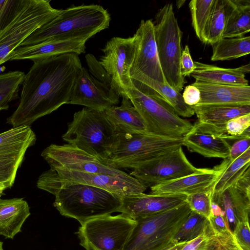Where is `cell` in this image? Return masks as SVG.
I'll return each instance as SVG.
<instances>
[{"instance_id":"6da1fadb","label":"cell","mask_w":250,"mask_h":250,"mask_svg":"<svg viewBox=\"0 0 250 250\" xmlns=\"http://www.w3.org/2000/svg\"><path fill=\"white\" fill-rule=\"evenodd\" d=\"M33 62L25 74L19 105L7 119L13 127L30 126L38 119L68 104L83 67L78 55L74 53Z\"/></svg>"},{"instance_id":"7a4b0ae2","label":"cell","mask_w":250,"mask_h":250,"mask_svg":"<svg viewBox=\"0 0 250 250\" xmlns=\"http://www.w3.org/2000/svg\"><path fill=\"white\" fill-rule=\"evenodd\" d=\"M110 20V14L101 5L72 6L62 9L54 19L35 31L20 46L54 40L80 39L87 41L107 28Z\"/></svg>"},{"instance_id":"3957f363","label":"cell","mask_w":250,"mask_h":250,"mask_svg":"<svg viewBox=\"0 0 250 250\" xmlns=\"http://www.w3.org/2000/svg\"><path fill=\"white\" fill-rule=\"evenodd\" d=\"M53 195L54 206L60 214L77 220L81 225L89 220L119 212L122 205V196L86 185L63 186Z\"/></svg>"},{"instance_id":"277c9868","label":"cell","mask_w":250,"mask_h":250,"mask_svg":"<svg viewBox=\"0 0 250 250\" xmlns=\"http://www.w3.org/2000/svg\"><path fill=\"white\" fill-rule=\"evenodd\" d=\"M183 146V137H165L149 133H116L106 160L114 168L135 169Z\"/></svg>"},{"instance_id":"5b68a950","label":"cell","mask_w":250,"mask_h":250,"mask_svg":"<svg viewBox=\"0 0 250 250\" xmlns=\"http://www.w3.org/2000/svg\"><path fill=\"white\" fill-rule=\"evenodd\" d=\"M116 136L104 111L84 107L74 114L62 138L68 144L106 163Z\"/></svg>"},{"instance_id":"8992f818","label":"cell","mask_w":250,"mask_h":250,"mask_svg":"<svg viewBox=\"0 0 250 250\" xmlns=\"http://www.w3.org/2000/svg\"><path fill=\"white\" fill-rule=\"evenodd\" d=\"M191 211L186 202L165 211L133 219L136 224L123 250H163L173 243Z\"/></svg>"},{"instance_id":"52a82bcc","label":"cell","mask_w":250,"mask_h":250,"mask_svg":"<svg viewBox=\"0 0 250 250\" xmlns=\"http://www.w3.org/2000/svg\"><path fill=\"white\" fill-rule=\"evenodd\" d=\"M154 24L158 58L164 77L169 86L180 92L186 83L180 69L183 33L172 3L166 4L158 11Z\"/></svg>"},{"instance_id":"ba28073f","label":"cell","mask_w":250,"mask_h":250,"mask_svg":"<svg viewBox=\"0 0 250 250\" xmlns=\"http://www.w3.org/2000/svg\"><path fill=\"white\" fill-rule=\"evenodd\" d=\"M83 184L99 188L121 196L144 193L147 188L131 176L49 169L39 177L37 187L52 194L59 188Z\"/></svg>"},{"instance_id":"9c48e42d","label":"cell","mask_w":250,"mask_h":250,"mask_svg":"<svg viewBox=\"0 0 250 250\" xmlns=\"http://www.w3.org/2000/svg\"><path fill=\"white\" fill-rule=\"evenodd\" d=\"M134 107L143 118L147 133L172 137H183L193 125L180 117L164 101L143 94L134 86L126 93Z\"/></svg>"},{"instance_id":"30bf717a","label":"cell","mask_w":250,"mask_h":250,"mask_svg":"<svg viewBox=\"0 0 250 250\" xmlns=\"http://www.w3.org/2000/svg\"><path fill=\"white\" fill-rule=\"evenodd\" d=\"M62 9L49 0H28L13 21L0 33V65L9 61L12 53L35 31L54 19Z\"/></svg>"},{"instance_id":"8fae6325","label":"cell","mask_w":250,"mask_h":250,"mask_svg":"<svg viewBox=\"0 0 250 250\" xmlns=\"http://www.w3.org/2000/svg\"><path fill=\"white\" fill-rule=\"evenodd\" d=\"M136 224L124 213L109 215L85 222L77 234L86 250H123Z\"/></svg>"},{"instance_id":"7c38bea8","label":"cell","mask_w":250,"mask_h":250,"mask_svg":"<svg viewBox=\"0 0 250 250\" xmlns=\"http://www.w3.org/2000/svg\"><path fill=\"white\" fill-rule=\"evenodd\" d=\"M137 45L134 34L127 38H112L102 49L104 55L99 62L110 77L114 90L122 97L133 87L130 70Z\"/></svg>"},{"instance_id":"4fadbf2b","label":"cell","mask_w":250,"mask_h":250,"mask_svg":"<svg viewBox=\"0 0 250 250\" xmlns=\"http://www.w3.org/2000/svg\"><path fill=\"white\" fill-rule=\"evenodd\" d=\"M135 34L137 45L130 70L133 86L147 79L168 85L159 60L154 23L150 20H142Z\"/></svg>"},{"instance_id":"5bb4252c","label":"cell","mask_w":250,"mask_h":250,"mask_svg":"<svg viewBox=\"0 0 250 250\" xmlns=\"http://www.w3.org/2000/svg\"><path fill=\"white\" fill-rule=\"evenodd\" d=\"M36 141L29 126L12 127L0 133V184L7 188L13 186L26 151Z\"/></svg>"},{"instance_id":"9a60e30c","label":"cell","mask_w":250,"mask_h":250,"mask_svg":"<svg viewBox=\"0 0 250 250\" xmlns=\"http://www.w3.org/2000/svg\"><path fill=\"white\" fill-rule=\"evenodd\" d=\"M41 156L50 169L103 173L119 176L129 174L110 167L106 163L72 145L51 144L42 152Z\"/></svg>"},{"instance_id":"2e32d148","label":"cell","mask_w":250,"mask_h":250,"mask_svg":"<svg viewBox=\"0 0 250 250\" xmlns=\"http://www.w3.org/2000/svg\"><path fill=\"white\" fill-rule=\"evenodd\" d=\"M186 156L182 146L133 170L129 174L146 188L202 171Z\"/></svg>"},{"instance_id":"e0dca14e","label":"cell","mask_w":250,"mask_h":250,"mask_svg":"<svg viewBox=\"0 0 250 250\" xmlns=\"http://www.w3.org/2000/svg\"><path fill=\"white\" fill-rule=\"evenodd\" d=\"M224 125H215L197 121L183 137V146L189 151L205 157L225 159L229 157L230 145Z\"/></svg>"},{"instance_id":"ac0fdd59","label":"cell","mask_w":250,"mask_h":250,"mask_svg":"<svg viewBox=\"0 0 250 250\" xmlns=\"http://www.w3.org/2000/svg\"><path fill=\"white\" fill-rule=\"evenodd\" d=\"M211 200L224 212L229 230L233 233L236 225L249 221L250 211V167L231 186Z\"/></svg>"},{"instance_id":"d6986e66","label":"cell","mask_w":250,"mask_h":250,"mask_svg":"<svg viewBox=\"0 0 250 250\" xmlns=\"http://www.w3.org/2000/svg\"><path fill=\"white\" fill-rule=\"evenodd\" d=\"M120 97L114 90L97 80L82 67L68 104L104 111L116 105Z\"/></svg>"},{"instance_id":"ffe728a7","label":"cell","mask_w":250,"mask_h":250,"mask_svg":"<svg viewBox=\"0 0 250 250\" xmlns=\"http://www.w3.org/2000/svg\"><path fill=\"white\" fill-rule=\"evenodd\" d=\"M184 194L157 195L141 193L122 197L119 212L134 219L165 211L186 202Z\"/></svg>"},{"instance_id":"44dd1931","label":"cell","mask_w":250,"mask_h":250,"mask_svg":"<svg viewBox=\"0 0 250 250\" xmlns=\"http://www.w3.org/2000/svg\"><path fill=\"white\" fill-rule=\"evenodd\" d=\"M226 167L223 161L212 169L203 168L202 171L161 183L150 188L151 194L188 195L208 190Z\"/></svg>"},{"instance_id":"7402d4cb","label":"cell","mask_w":250,"mask_h":250,"mask_svg":"<svg viewBox=\"0 0 250 250\" xmlns=\"http://www.w3.org/2000/svg\"><path fill=\"white\" fill-rule=\"evenodd\" d=\"M86 42L80 39L54 40L33 45L20 46L12 53L9 61L29 60L34 61L68 53L79 55L85 53Z\"/></svg>"},{"instance_id":"603a6c76","label":"cell","mask_w":250,"mask_h":250,"mask_svg":"<svg viewBox=\"0 0 250 250\" xmlns=\"http://www.w3.org/2000/svg\"><path fill=\"white\" fill-rule=\"evenodd\" d=\"M200 91L201 98L197 105H250V85H233L195 81L192 83Z\"/></svg>"},{"instance_id":"cb8c5ba5","label":"cell","mask_w":250,"mask_h":250,"mask_svg":"<svg viewBox=\"0 0 250 250\" xmlns=\"http://www.w3.org/2000/svg\"><path fill=\"white\" fill-rule=\"evenodd\" d=\"M190 75L195 81L208 83L233 85H249L245 74L250 72V64L236 68H225L198 62Z\"/></svg>"},{"instance_id":"d4e9b609","label":"cell","mask_w":250,"mask_h":250,"mask_svg":"<svg viewBox=\"0 0 250 250\" xmlns=\"http://www.w3.org/2000/svg\"><path fill=\"white\" fill-rule=\"evenodd\" d=\"M104 111L116 133H147L143 118L126 97H122L120 106L114 105Z\"/></svg>"},{"instance_id":"484cf974","label":"cell","mask_w":250,"mask_h":250,"mask_svg":"<svg viewBox=\"0 0 250 250\" xmlns=\"http://www.w3.org/2000/svg\"><path fill=\"white\" fill-rule=\"evenodd\" d=\"M30 214L28 204L23 198H0V235L13 239Z\"/></svg>"},{"instance_id":"4316f807","label":"cell","mask_w":250,"mask_h":250,"mask_svg":"<svg viewBox=\"0 0 250 250\" xmlns=\"http://www.w3.org/2000/svg\"><path fill=\"white\" fill-rule=\"evenodd\" d=\"M134 86L144 94L164 101L179 116L189 118L194 115L192 106L187 105L184 102L182 94L168 85L147 79Z\"/></svg>"},{"instance_id":"83f0119b","label":"cell","mask_w":250,"mask_h":250,"mask_svg":"<svg viewBox=\"0 0 250 250\" xmlns=\"http://www.w3.org/2000/svg\"><path fill=\"white\" fill-rule=\"evenodd\" d=\"M199 122L215 125H224L235 117L250 114V105L207 104L192 106Z\"/></svg>"},{"instance_id":"f1b7e54d","label":"cell","mask_w":250,"mask_h":250,"mask_svg":"<svg viewBox=\"0 0 250 250\" xmlns=\"http://www.w3.org/2000/svg\"><path fill=\"white\" fill-rule=\"evenodd\" d=\"M236 0H214L206 31L207 44L222 39L228 19L236 7Z\"/></svg>"},{"instance_id":"f546056e","label":"cell","mask_w":250,"mask_h":250,"mask_svg":"<svg viewBox=\"0 0 250 250\" xmlns=\"http://www.w3.org/2000/svg\"><path fill=\"white\" fill-rule=\"evenodd\" d=\"M212 61L230 60L250 53V37L222 38L212 45Z\"/></svg>"},{"instance_id":"4dcf8cb0","label":"cell","mask_w":250,"mask_h":250,"mask_svg":"<svg viewBox=\"0 0 250 250\" xmlns=\"http://www.w3.org/2000/svg\"><path fill=\"white\" fill-rule=\"evenodd\" d=\"M250 148L227 165L226 168L209 189L211 196L213 194L220 193L231 186L250 167Z\"/></svg>"},{"instance_id":"1f68e13d","label":"cell","mask_w":250,"mask_h":250,"mask_svg":"<svg viewBox=\"0 0 250 250\" xmlns=\"http://www.w3.org/2000/svg\"><path fill=\"white\" fill-rule=\"evenodd\" d=\"M236 2V7L228 19L222 38L242 37L250 31V1Z\"/></svg>"},{"instance_id":"d6a6232c","label":"cell","mask_w":250,"mask_h":250,"mask_svg":"<svg viewBox=\"0 0 250 250\" xmlns=\"http://www.w3.org/2000/svg\"><path fill=\"white\" fill-rule=\"evenodd\" d=\"M209 229L208 219L191 211L175 234V243L188 242L207 233Z\"/></svg>"},{"instance_id":"836d02e7","label":"cell","mask_w":250,"mask_h":250,"mask_svg":"<svg viewBox=\"0 0 250 250\" xmlns=\"http://www.w3.org/2000/svg\"><path fill=\"white\" fill-rule=\"evenodd\" d=\"M25 74L20 71L0 74V111L8 109L9 103L18 98Z\"/></svg>"},{"instance_id":"e575fe53","label":"cell","mask_w":250,"mask_h":250,"mask_svg":"<svg viewBox=\"0 0 250 250\" xmlns=\"http://www.w3.org/2000/svg\"><path fill=\"white\" fill-rule=\"evenodd\" d=\"M214 0H192L189 3L192 25L198 38L207 43L206 31Z\"/></svg>"},{"instance_id":"d590c367","label":"cell","mask_w":250,"mask_h":250,"mask_svg":"<svg viewBox=\"0 0 250 250\" xmlns=\"http://www.w3.org/2000/svg\"><path fill=\"white\" fill-rule=\"evenodd\" d=\"M203 250H242L233 233L227 230L217 233H210L205 241Z\"/></svg>"},{"instance_id":"8d00e7d4","label":"cell","mask_w":250,"mask_h":250,"mask_svg":"<svg viewBox=\"0 0 250 250\" xmlns=\"http://www.w3.org/2000/svg\"><path fill=\"white\" fill-rule=\"evenodd\" d=\"M250 114L241 115L229 121L225 130L228 140L250 138Z\"/></svg>"},{"instance_id":"74e56055","label":"cell","mask_w":250,"mask_h":250,"mask_svg":"<svg viewBox=\"0 0 250 250\" xmlns=\"http://www.w3.org/2000/svg\"><path fill=\"white\" fill-rule=\"evenodd\" d=\"M28 2V0H0V33L13 21Z\"/></svg>"},{"instance_id":"f35d334b","label":"cell","mask_w":250,"mask_h":250,"mask_svg":"<svg viewBox=\"0 0 250 250\" xmlns=\"http://www.w3.org/2000/svg\"><path fill=\"white\" fill-rule=\"evenodd\" d=\"M186 202L191 211L208 218L211 210V195L210 190L187 196Z\"/></svg>"},{"instance_id":"ab89813d","label":"cell","mask_w":250,"mask_h":250,"mask_svg":"<svg viewBox=\"0 0 250 250\" xmlns=\"http://www.w3.org/2000/svg\"><path fill=\"white\" fill-rule=\"evenodd\" d=\"M212 233L229 230L224 212L219 206L211 200L210 214L208 218Z\"/></svg>"},{"instance_id":"60d3db41","label":"cell","mask_w":250,"mask_h":250,"mask_svg":"<svg viewBox=\"0 0 250 250\" xmlns=\"http://www.w3.org/2000/svg\"><path fill=\"white\" fill-rule=\"evenodd\" d=\"M85 59L91 75L100 82L114 90L110 77L95 57L92 54H88L85 55Z\"/></svg>"},{"instance_id":"b9f144b4","label":"cell","mask_w":250,"mask_h":250,"mask_svg":"<svg viewBox=\"0 0 250 250\" xmlns=\"http://www.w3.org/2000/svg\"><path fill=\"white\" fill-rule=\"evenodd\" d=\"M232 233L237 244L242 250H250L249 221H244L238 223Z\"/></svg>"},{"instance_id":"7bdbcfd3","label":"cell","mask_w":250,"mask_h":250,"mask_svg":"<svg viewBox=\"0 0 250 250\" xmlns=\"http://www.w3.org/2000/svg\"><path fill=\"white\" fill-rule=\"evenodd\" d=\"M250 138H243L236 140L230 146L229 157L224 159L226 162L227 165L232 162L248 148H250Z\"/></svg>"},{"instance_id":"ee69618b","label":"cell","mask_w":250,"mask_h":250,"mask_svg":"<svg viewBox=\"0 0 250 250\" xmlns=\"http://www.w3.org/2000/svg\"><path fill=\"white\" fill-rule=\"evenodd\" d=\"M180 69L182 75L189 76L194 71L195 65L191 57L188 46L186 45L182 51L180 59Z\"/></svg>"},{"instance_id":"f6af8a7d","label":"cell","mask_w":250,"mask_h":250,"mask_svg":"<svg viewBox=\"0 0 250 250\" xmlns=\"http://www.w3.org/2000/svg\"><path fill=\"white\" fill-rule=\"evenodd\" d=\"M182 97L185 104L192 106L197 105L200 102L201 93L196 86L190 84L185 87Z\"/></svg>"},{"instance_id":"bcb514c9","label":"cell","mask_w":250,"mask_h":250,"mask_svg":"<svg viewBox=\"0 0 250 250\" xmlns=\"http://www.w3.org/2000/svg\"><path fill=\"white\" fill-rule=\"evenodd\" d=\"M208 235L207 232L205 233L196 239L186 243L180 250H203Z\"/></svg>"},{"instance_id":"7dc6e473","label":"cell","mask_w":250,"mask_h":250,"mask_svg":"<svg viewBox=\"0 0 250 250\" xmlns=\"http://www.w3.org/2000/svg\"><path fill=\"white\" fill-rule=\"evenodd\" d=\"M186 243V242L178 243L173 242L163 250H180Z\"/></svg>"},{"instance_id":"c3c4849f","label":"cell","mask_w":250,"mask_h":250,"mask_svg":"<svg viewBox=\"0 0 250 250\" xmlns=\"http://www.w3.org/2000/svg\"><path fill=\"white\" fill-rule=\"evenodd\" d=\"M186 2V0H178L176 1V5L178 8L181 7Z\"/></svg>"},{"instance_id":"681fc988","label":"cell","mask_w":250,"mask_h":250,"mask_svg":"<svg viewBox=\"0 0 250 250\" xmlns=\"http://www.w3.org/2000/svg\"><path fill=\"white\" fill-rule=\"evenodd\" d=\"M7 188L2 184H0V189H6Z\"/></svg>"},{"instance_id":"f907efd6","label":"cell","mask_w":250,"mask_h":250,"mask_svg":"<svg viewBox=\"0 0 250 250\" xmlns=\"http://www.w3.org/2000/svg\"><path fill=\"white\" fill-rule=\"evenodd\" d=\"M0 250H4L3 249V243L0 241Z\"/></svg>"},{"instance_id":"816d5d0a","label":"cell","mask_w":250,"mask_h":250,"mask_svg":"<svg viewBox=\"0 0 250 250\" xmlns=\"http://www.w3.org/2000/svg\"><path fill=\"white\" fill-rule=\"evenodd\" d=\"M4 190V189H0V197L3 194V192Z\"/></svg>"}]
</instances>
